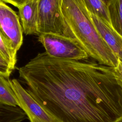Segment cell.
I'll return each instance as SVG.
<instances>
[{
    "mask_svg": "<svg viewBox=\"0 0 122 122\" xmlns=\"http://www.w3.org/2000/svg\"><path fill=\"white\" fill-rule=\"evenodd\" d=\"M38 41L50 57L60 60L82 61L89 57L85 50L75 39L61 35L48 33L40 34Z\"/></svg>",
    "mask_w": 122,
    "mask_h": 122,
    "instance_id": "3",
    "label": "cell"
},
{
    "mask_svg": "<svg viewBox=\"0 0 122 122\" xmlns=\"http://www.w3.org/2000/svg\"><path fill=\"white\" fill-rule=\"evenodd\" d=\"M0 103L8 105L18 106L10 81L0 74Z\"/></svg>",
    "mask_w": 122,
    "mask_h": 122,
    "instance_id": "12",
    "label": "cell"
},
{
    "mask_svg": "<svg viewBox=\"0 0 122 122\" xmlns=\"http://www.w3.org/2000/svg\"><path fill=\"white\" fill-rule=\"evenodd\" d=\"M88 12L101 37L118 59L122 61V36L111 25L90 12L88 11Z\"/></svg>",
    "mask_w": 122,
    "mask_h": 122,
    "instance_id": "7",
    "label": "cell"
},
{
    "mask_svg": "<svg viewBox=\"0 0 122 122\" xmlns=\"http://www.w3.org/2000/svg\"><path fill=\"white\" fill-rule=\"evenodd\" d=\"M22 31L20 17L10 7L0 0V32L17 52L22 44Z\"/></svg>",
    "mask_w": 122,
    "mask_h": 122,
    "instance_id": "5",
    "label": "cell"
},
{
    "mask_svg": "<svg viewBox=\"0 0 122 122\" xmlns=\"http://www.w3.org/2000/svg\"><path fill=\"white\" fill-rule=\"evenodd\" d=\"M61 12L71 38L97 62L115 67L118 58L101 37L82 0H62Z\"/></svg>",
    "mask_w": 122,
    "mask_h": 122,
    "instance_id": "2",
    "label": "cell"
},
{
    "mask_svg": "<svg viewBox=\"0 0 122 122\" xmlns=\"http://www.w3.org/2000/svg\"><path fill=\"white\" fill-rule=\"evenodd\" d=\"M108 7L112 26L122 36V0H111Z\"/></svg>",
    "mask_w": 122,
    "mask_h": 122,
    "instance_id": "11",
    "label": "cell"
},
{
    "mask_svg": "<svg viewBox=\"0 0 122 122\" xmlns=\"http://www.w3.org/2000/svg\"><path fill=\"white\" fill-rule=\"evenodd\" d=\"M62 0H39L38 27L39 35L51 33L71 38L61 12Z\"/></svg>",
    "mask_w": 122,
    "mask_h": 122,
    "instance_id": "4",
    "label": "cell"
},
{
    "mask_svg": "<svg viewBox=\"0 0 122 122\" xmlns=\"http://www.w3.org/2000/svg\"><path fill=\"white\" fill-rule=\"evenodd\" d=\"M0 54L14 70L17 61V52L9 45L0 32Z\"/></svg>",
    "mask_w": 122,
    "mask_h": 122,
    "instance_id": "13",
    "label": "cell"
},
{
    "mask_svg": "<svg viewBox=\"0 0 122 122\" xmlns=\"http://www.w3.org/2000/svg\"><path fill=\"white\" fill-rule=\"evenodd\" d=\"M87 10L111 25L108 5L102 0H82Z\"/></svg>",
    "mask_w": 122,
    "mask_h": 122,
    "instance_id": "10",
    "label": "cell"
},
{
    "mask_svg": "<svg viewBox=\"0 0 122 122\" xmlns=\"http://www.w3.org/2000/svg\"><path fill=\"white\" fill-rule=\"evenodd\" d=\"M29 0H27V2L28 1H29Z\"/></svg>",
    "mask_w": 122,
    "mask_h": 122,
    "instance_id": "18",
    "label": "cell"
},
{
    "mask_svg": "<svg viewBox=\"0 0 122 122\" xmlns=\"http://www.w3.org/2000/svg\"><path fill=\"white\" fill-rule=\"evenodd\" d=\"M26 118L25 113L19 106L0 103V122H22Z\"/></svg>",
    "mask_w": 122,
    "mask_h": 122,
    "instance_id": "9",
    "label": "cell"
},
{
    "mask_svg": "<svg viewBox=\"0 0 122 122\" xmlns=\"http://www.w3.org/2000/svg\"><path fill=\"white\" fill-rule=\"evenodd\" d=\"M117 66L113 68V73L116 81L122 90V61L118 59Z\"/></svg>",
    "mask_w": 122,
    "mask_h": 122,
    "instance_id": "15",
    "label": "cell"
},
{
    "mask_svg": "<svg viewBox=\"0 0 122 122\" xmlns=\"http://www.w3.org/2000/svg\"><path fill=\"white\" fill-rule=\"evenodd\" d=\"M18 106L25 113L30 122H56L38 104L16 79L10 80Z\"/></svg>",
    "mask_w": 122,
    "mask_h": 122,
    "instance_id": "6",
    "label": "cell"
},
{
    "mask_svg": "<svg viewBox=\"0 0 122 122\" xmlns=\"http://www.w3.org/2000/svg\"><path fill=\"white\" fill-rule=\"evenodd\" d=\"M5 3H10L18 9L20 8L27 2V0H0Z\"/></svg>",
    "mask_w": 122,
    "mask_h": 122,
    "instance_id": "16",
    "label": "cell"
},
{
    "mask_svg": "<svg viewBox=\"0 0 122 122\" xmlns=\"http://www.w3.org/2000/svg\"><path fill=\"white\" fill-rule=\"evenodd\" d=\"M39 0H30L18 9L22 30L26 35H39L38 30Z\"/></svg>",
    "mask_w": 122,
    "mask_h": 122,
    "instance_id": "8",
    "label": "cell"
},
{
    "mask_svg": "<svg viewBox=\"0 0 122 122\" xmlns=\"http://www.w3.org/2000/svg\"><path fill=\"white\" fill-rule=\"evenodd\" d=\"M39 53L19 69L26 90L56 122H122L113 68Z\"/></svg>",
    "mask_w": 122,
    "mask_h": 122,
    "instance_id": "1",
    "label": "cell"
},
{
    "mask_svg": "<svg viewBox=\"0 0 122 122\" xmlns=\"http://www.w3.org/2000/svg\"><path fill=\"white\" fill-rule=\"evenodd\" d=\"M104 2H105L107 5L109 4V3H110L111 0H102Z\"/></svg>",
    "mask_w": 122,
    "mask_h": 122,
    "instance_id": "17",
    "label": "cell"
},
{
    "mask_svg": "<svg viewBox=\"0 0 122 122\" xmlns=\"http://www.w3.org/2000/svg\"><path fill=\"white\" fill-rule=\"evenodd\" d=\"M13 70L10 64L0 54V74L7 78H9Z\"/></svg>",
    "mask_w": 122,
    "mask_h": 122,
    "instance_id": "14",
    "label": "cell"
}]
</instances>
